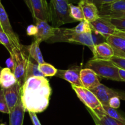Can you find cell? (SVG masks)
Returning a JSON list of instances; mask_svg holds the SVG:
<instances>
[{
	"label": "cell",
	"instance_id": "cell-1",
	"mask_svg": "<svg viewBox=\"0 0 125 125\" xmlns=\"http://www.w3.org/2000/svg\"><path fill=\"white\" fill-rule=\"evenodd\" d=\"M52 90L44 76L32 77L26 81L21 93V100L26 111L41 113L48 107Z\"/></svg>",
	"mask_w": 125,
	"mask_h": 125
},
{
	"label": "cell",
	"instance_id": "cell-2",
	"mask_svg": "<svg viewBox=\"0 0 125 125\" xmlns=\"http://www.w3.org/2000/svg\"><path fill=\"white\" fill-rule=\"evenodd\" d=\"M46 42L48 43L67 42L80 44L88 46L92 51L95 46L91 33L79 34L76 32L73 28H56L54 35L48 40Z\"/></svg>",
	"mask_w": 125,
	"mask_h": 125
},
{
	"label": "cell",
	"instance_id": "cell-3",
	"mask_svg": "<svg viewBox=\"0 0 125 125\" xmlns=\"http://www.w3.org/2000/svg\"><path fill=\"white\" fill-rule=\"evenodd\" d=\"M86 68L92 70L99 78L122 82L119 76V68L111 60L92 58L86 64Z\"/></svg>",
	"mask_w": 125,
	"mask_h": 125
},
{
	"label": "cell",
	"instance_id": "cell-4",
	"mask_svg": "<svg viewBox=\"0 0 125 125\" xmlns=\"http://www.w3.org/2000/svg\"><path fill=\"white\" fill-rule=\"evenodd\" d=\"M49 8L50 22L53 28H59L63 24L76 22L70 14L69 2L68 1L59 3L55 0H50Z\"/></svg>",
	"mask_w": 125,
	"mask_h": 125
},
{
	"label": "cell",
	"instance_id": "cell-5",
	"mask_svg": "<svg viewBox=\"0 0 125 125\" xmlns=\"http://www.w3.org/2000/svg\"><path fill=\"white\" fill-rule=\"evenodd\" d=\"M14 59L15 67L13 73L17 79V83L21 87L26 82L27 67L29 56L28 53L25 46L22 45L21 48L15 47L13 54L10 56Z\"/></svg>",
	"mask_w": 125,
	"mask_h": 125
},
{
	"label": "cell",
	"instance_id": "cell-6",
	"mask_svg": "<svg viewBox=\"0 0 125 125\" xmlns=\"http://www.w3.org/2000/svg\"><path fill=\"white\" fill-rule=\"evenodd\" d=\"M79 100L84 104L87 111L95 114H106L102 104L91 90L83 87L72 85Z\"/></svg>",
	"mask_w": 125,
	"mask_h": 125
},
{
	"label": "cell",
	"instance_id": "cell-7",
	"mask_svg": "<svg viewBox=\"0 0 125 125\" xmlns=\"http://www.w3.org/2000/svg\"><path fill=\"white\" fill-rule=\"evenodd\" d=\"M91 91L95 94L103 106H109V100L113 97H118L125 101V92L111 89L101 83L92 89Z\"/></svg>",
	"mask_w": 125,
	"mask_h": 125
},
{
	"label": "cell",
	"instance_id": "cell-8",
	"mask_svg": "<svg viewBox=\"0 0 125 125\" xmlns=\"http://www.w3.org/2000/svg\"><path fill=\"white\" fill-rule=\"evenodd\" d=\"M106 42L113 49L114 56L125 59V32L119 30L115 34L109 37Z\"/></svg>",
	"mask_w": 125,
	"mask_h": 125
},
{
	"label": "cell",
	"instance_id": "cell-9",
	"mask_svg": "<svg viewBox=\"0 0 125 125\" xmlns=\"http://www.w3.org/2000/svg\"><path fill=\"white\" fill-rule=\"evenodd\" d=\"M0 23L2 26L3 32L8 35L14 46L18 48H21L22 45H21L20 42L19 37L13 31L9 21L8 15L1 2H0Z\"/></svg>",
	"mask_w": 125,
	"mask_h": 125
},
{
	"label": "cell",
	"instance_id": "cell-10",
	"mask_svg": "<svg viewBox=\"0 0 125 125\" xmlns=\"http://www.w3.org/2000/svg\"><path fill=\"white\" fill-rule=\"evenodd\" d=\"M32 17L34 21L42 20L50 22V8L46 0H31Z\"/></svg>",
	"mask_w": 125,
	"mask_h": 125
},
{
	"label": "cell",
	"instance_id": "cell-11",
	"mask_svg": "<svg viewBox=\"0 0 125 125\" xmlns=\"http://www.w3.org/2000/svg\"><path fill=\"white\" fill-rule=\"evenodd\" d=\"M90 24L93 30L103 35L106 40L109 37L114 35L119 31L107 20L103 17H100L98 19L90 23Z\"/></svg>",
	"mask_w": 125,
	"mask_h": 125
},
{
	"label": "cell",
	"instance_id": "cell-12",
	"mask_svg": "<svg viewBox=\"0 0 125 125\" xmlns=\"http://www.w3.org/2000/svg\"><path fill=\"white\" fill-rule=\"evenodd\" d=\"M36 24L37 32L34 35L36 41L41 43L47 41L54 35L56 28L50 25L47 21L42 20H37L35 21Z\"/></svg>",
	"mask_w": 125,
	"mask_h": 125
},
{
	"label": "cell",
	"instance_id": "cell-13",
	"mask_svg": "<svg viewBox=\"0 0 125 125\" xmlns=\"http://www.w3.org/2000/svg\"><path fill=\"white\" fill-rule=\"evenodd\" d=\"M78 6L83 10L85 20L89 23L100 18V11L98 8L89 0H80L78 2Z\"/></svg>",
	"mask_w": 125,
	"mask_h": 125
},
{
	"label": "cell",
	"instance_id": "cell-14",
	"mask_svg": "<svg viewBox=\"0 0 125 125\" xmlns=\"http://www.w3.org/2000/svg\"><path fill=\"white\" fill-rule=\"evenodd\" d=\"M81 69L80 67L66 70H57L56 76L58 78L69 82L72 85L83 87L80 79V72Z\"/></svg>",
	"mask_w": 125,
	"mask_h": 125
},
{
	"label": "cell",
	"instance_id": "cell-15",
	"mask_svg": "<svg viewBox=\"0 0 125 125\" xmlns=\"http://www.w3.org/2000/svg\"><path fill=\"white\" fill-rule=\"evenodd\" d=\"M80 79L83 87L90 90L100 84L98 76L92 70L89 68L81 69Z\"/></svg>",
	"mask_w": 125,
	"mask_h": 125
},
{
	"label": "cell",
	"instance_id": "cell-16",
	"mask_svg": "<svg viewBox=\"0 0 125 125\" xmlns=\"http://www.w3.org/2000/svg\"><path fill=\"white\" fill-rule=\"evenodd\" d=\"M21 89L22 87L17 82L14 85L10 87L9 88L4 89H2L5 99L9 109L10 112L15 107L20 97Z\"/></svg>",
	"mask_w": 125,
	"mask_h": 125
},
{
	"label": "cell",
	"instance_id": "cell-17",
	"mask_svg": "<svg viewBox=\"0 0 125 125\" xmlns=\"http://www.w3.org/2000/svg\"><path fill=\"white\" fill-rule=\"evenodd\" d=\"M25 112L20 96L17 103L9 114V125H23Z\"/></svg>",
	"mask_w": 125,
	"mask_h": 125
},
{
	"label": "cell",
	"instance_id": "cell-18",
	"mask_svg": "<svg viewBox=\"0 0 125 125\" xmlns=\"http://www.w3.org/2000/svg\"><path fill=\"white\" fill-rule=\"evenodd\" d=\"M92 52L94 59L109 60L114 56L113 49L106 42L95 46Z\"/></svg>",
	"mask_w": 125,
	"mask_h": 125
},
{
	"label": "cell",
	"instance_id": "cell-19",
	"mask_svg": "<svg viewBox=\"0 0 125 125\" xmlns=\"http://www.w3.org/2000/svg\"><path fill=\"white\" fill-rule=\"evenodd\" d=\"M17 82L14 74L10 68H3L0 73V87L7 89L14 85Z\"/></svg>",
	"mask_w": 125,
	"mask_h": 125
},
{
	"label": "cell",
	"instance_id": "cell-20",
	"mask_svg": "<svg viewBox=\"0 0 125 125\" xmlns=\"http://www.w3.org/2000/svg\"><path fill=\"white\" fill-rule=\"evenodd\" d=\"M96 125H125L120 121L110 117L107 114H95L89 112Z\"/></svg>",
	"mask_w": 125,
	"mask_h": 125
},
{
	"label": "cell",
	"instance_id": "cell-21",
	"mask_svg": "<svg viewBox=\"0 0 125 125\" xmlns=\"http://www.w3.org/2000/svg\"><path fill=\"white\" fill-rule=\"evenodd\" d=\"M40 43L38 41L34 40L31 45L29 46H25L28 53L29 54V57L33 60L37 62L39 64L43 63L45 62L43 60L42 52L40 49Z\"/></svg>",
	"mask_w": 125,
	"mask_h": 125
},
{
	"label": "cell",
	"instance_id": "cell-22",
	"mask_svg": "<svg viewBox=\"0 0 125 125\" xmlns=\"http://www.w3.org/2000/svg\"><path fill=\"white\" fill-rule=\"evenodd\" d=\"M99 11L111 12H125V0H119L112 4L103 6Z\"/></svg>",
	"mask_w": 125,
	"mask_h": 125
},
{
	"label": "cell",
	"instance_id": "cell-23",
	"mask_svg": "<svg viewBox=\"0 0 125 125\" xmlns=\"http://www.w3.org/2000/svg\"><path fill=\"white\" fill-rule=\"evenodd\" d=\"M36 76H44L39 70V63L29 57V60H28V67H27L26 79L28 80L29 78Z\"/></svg>",
	"mask_w": 125,
	"mask_h": 125
},
{
	"label": "cell",
	"instance_id": "cell-24",
	"mask_svg": "<svg viewBox=\"0 0 125 125\" xmlns=\"http://www.w3.org/2000/svg\"><path fill=\"white\" fill-rule=\"evenodd\" d=\"M39 69L44 77L54 76L57 72V70L54 66L46 62L39 64Z\"/></svg>",
	"mask_w": 125,
	"mask_h": 125
},
{
	"label": "cell",
	"instance_id": "cell-25",
	"mask_svg": "<svg viewBox=\"0 0 125 125\" xmlns=\"http://www.w3.org/2000/svg\"><path fill=\"white\" fill-rule=\"evenodd\" d=\"M70 14L76 21H82L85 20L84 14L82 9L79 6H74L72 3H69Z\"/></svg>",
	"mask_w": 125,
	"mask_h": 125
},
{
	"label": "cell",
	"instance_id": "cell-26",
	"mask_svg": "<svg viewBox=\"0 0 125 125\" xmlns=\"http://www.w3.org/2000/svg\"><path fill=\"white\" fill-rule=\"evenodd\" d=\"M0 43L5 46L10 53V56H13V50L15 46H14L8 35L3 31H0Z\"/></svg>",
	"mask_w": 125,
	"mask_h": 125
},
{
	"label": "cell",
	"instance_id": "cell-27",
	"mask_svg": "<svg viewBox=\"0 0 125 125\" xmlns=\"http://www.w3.org/2000/svg\"><path fill=\"white\" fill-rule=\"evenodd\" d=\"M106 113L110 117L120 121L125 125V117L121 114L117 109L112 108L109 106H103Z\"/></svg>",
	"mask_w": 125,
	"mask_h": 125
},
{
	"label": "cell",
	"instance_id": "cell-28",
	"mask_svg": "<svg viewBox=\"0 0 125 125\" xmlns=\"http://www.w3.org/2000/svg\"><path fill=\"white\" fill-rule=\"evenodd\" d=\"M73 29L76 32L79 34H86V33H91L92 28L90 23L86 20H83L80 21L75 28Z\"/></svg>",
	"mask_w": 125,
	"mask_h": 125
},
{
	"label": "cell",
	"instance_id": "cell-29",
	"mask_svg": "<svg viewBox=\"0 0 125 125\" xmlns=\"http://www.w3.org/2000/svg\"><path fill=\"white\" fill-rule=\"evenodd\" d=\"M112 23L117 29L125 31V18H104Z\"/></svg>",
	"mask_w": 125,
	"mask_h": 125
},
{
	"label": "cell",
	"instance_id": "cell-30",
	"mask_svg": "<svg viewBox=\"0 0 125 125\" xmlns=\"http://www.w3.org/2000/svg\"><path fill=\"white\" fill-rule=\"evenodd\" d=\"M0 112L4 114H10L9 109L5 99L3 90L0 87Z\"/></svg>",
	"mask_w": 125,
	"mask_h": 125
},
{
	"label": "cell",
	"instance_id": "cell-31",
	"mask_svg": "<svg viewBox=\"0 0 125 125\" xmlns=\"http://www.w3.org/2000/svg\"><path fill=\"white\" fill-rule=\"evenodd\" d=\"M100 17L103 18H125V12H111L100 11Z\"/></svg>",
	"mask_w": 125,
	"mask_h": 125
},
{
	"label": "cell",
	"instance_id": "cell-32",
	"mask_svg": "<svg viewBox=\"0 0 125 125\" xmlns=\"http://www.w3.org/2000/svg\"><path fill=\"white\" fill-rule=\"evenodd\" d=\"M111 61L119 68L125 70V59L114 56L111 59Z\"/></svg>",
	"mask_w": 125,
	"mask_h": 125
},
{
	"label": "cell",
	"instance_id": "cell-33",
	"mask_svg": "<svg viewBox=\"0 0 125 125\" xmlns=\"http://www.w3.org/2000/svg\"><path fill=\"white\" fill-rule=\"evenodd\" d=\"M91 2H92L94 4L96 5V7L99 9L101 8L103 6H104V5H107L110 4H112L113 2H116V1H118L119 0H89Z\"/></svg>",
	"mask_w": 125,
	"mask_h": 125
},
{
	"label": "cell",
	"instance_id": "cell-34",
	"mask_svg": "<svg viewBox=\"0 0 125 125\" xmlns=\"http://www.w3.org/2000/svg\"><path fill=\"white\" fill-rule=\"evenodd\" d=\"M109 106L112 108L117 109L120 106V99L118 97H113L109 100Z\"/></svg>",
	"mask_w": 125,
	"mask_h": 125
},
{
	"label": "cell",
	"instance_id": "cell-35",
	"mask_svg": "<svg viewBox=\"0 0 125 125\" xmlns=\"http://www.w3.org/2000/svg\"><path fill=\"white\" fill-rule=\"evenodd\" d=\"M29 116L31 117L32 122L34 125H42L40 123V121H39V118H38L36 114L33 113V112H29Z\"/></svg>",
	"mask_w": 125,
	"mask_h": 125
},
{
	"label": "cell",
	"instance_id": "cell-36",
	"mask_svg": "<svg viewBox=\"0 0 125 125\" xmlns=\"http://www.w3.org/2000/svg\"><path fill=\"white\" fill-rule=\"evenodd\" d=\"M37 32V28L36 26L31 25L28 27L27 29V34L28 35H35Z\"/></svg>",
	"mask_w": 125,
	"mask_h": 125
},
{
	"label": "cell",
	"instance_id": "cell-37",
	"mask_svg": "<svg viewBox=\"0 0 125 125\" xmlns=\"http://www.w3.org/2000/svg\"><path fill=\"white\" fill-rule=\"evenodd\" d=\"M6 65H7V68H10L12 70V72H13L15 67V62L14 59L12 57H10V58L7 60V61H6Z\"/></svg>",
	"mask_w": 125,
	"mask_h": 125
},
{
	"label": "cell",
	"instance_id": "cell-38",
	"mask_svg": "<svg viewBox=\"0 0 125 125\" xmlns=\"http://www.w3.org/2000/svg\"><path fill=\"white\" fill-rule=\"evenodd\" d=\"M118 73H119V76L120 77L121 79H122V82H125V70L119 68Z\"/></svg>",
	"mask_w": 125,
	"mask_h": 125
},
{
	"label": "cell",
	"instance_id": "cell-39",
	"mask_svg": "<svg viewBox=\"0 0 125 125\" xmlns=\"http://www.w3.org/2000/svg\"><path fill=\"white\" fill-rule=\"evenodd\" d=\"M24 1L26 3V6H28V9H29V10H30L31 13L32 14V9L31 1V0H24Z\"/></svg>",
	"mask_w": 125,
	"mask_h": 125
},
{
	"label": "cell",
	"instance_id": "cell-40",
	"mask_svg": "<svg viewBox=\"0 0 125 125\" xmlns=\"http://www.w3.org/2000/svg\"><path fill=\"white\" fill-rule=\"evenodd\" d=\"M79 1H80V0H68V2L72 4H73V2H79Z\"/></svg>",
	"mask_w": 125,
	"mask_h": 125
},
{
	"label": "cell",
	"instance_id": "cell-41",
	"mask_svg": "<svg viewBox=\"0 0 125 125\" xmlns=\"http://www.w3.org/2000/svg\"><path fill=\"white\" fill-rule=\"evenodd\" d=\"M55 1H56V2H59V3H61V2H65V1H68V0H55Z\"/></svg>",
	"mask_w": 125,
	"mask_h": 125
},
{
	"label": "cell",
	"instance_id": "cell-42",
	"mask_svg": "<svg viewBox=\"0 0 125 125\" xmlns=\"http://www.w3.org/2000/svg\"><path fill=\"white\" fill-rule=\"evenodd\" d=\"M2 68H1V67H0V73H1V70H2Z\"/></svg>",
	"mask_w": 125,
	"mask_h": 125
},
{
	"label": "cell",
	"instance_id": "cell-43",
	"mask_svg": "<svg viewBox=\"0 0 125 125\" xmlns=\"http://www.w3.org/2000/svg\"><path fill=\"white\" fill-rule=\"evenodd\" d=\"M0 125H6L4 124V123H1V124H0Z\"/></svg>",
	"mask_w": 125,
	"mask_h": 125
},
{
	"label": "cell",
	"instance_id": "cell-44",
	"mask_svg": "<svg viewBox=\"0 0 125 125\" xmlns=\"http://www.w3.org/2000/svg\"><path fill=\"white\" fill-rule=\"evenodd\" d=\"M0 2H1V0H0Z\"/></svg>",
	"mask_w": 125,
	"mask_h": 125
},
{
	"label": "cell",
	"instance_id": "cell-45",
	"mask_svg": "<svg viewBox=\"0 0 125 125\" xmlns=\"http://www.w3.org/2000/svg\"><path fill=\"white\" fill-rule=\"evenodd\" d=\"M124 32H125V31H124Z\"/></svg>",
	"mask_w": 125,
	"mask_h": 125
},
{
	"label": "cell",
	"instance_id": "cell-46",
	"mask_svg": "<svg viewBox=\"0 0 125 125\" xmlns=\"http://www.w3.org/2000/svg\"><path fill=\"white\" fill-rule=\"evenodd\" d=\"M0 44H1V43H0Z\"/></svg>",
	"mask_w": 125,
	"mask_h": 125
}]
</instances>
